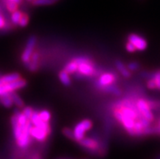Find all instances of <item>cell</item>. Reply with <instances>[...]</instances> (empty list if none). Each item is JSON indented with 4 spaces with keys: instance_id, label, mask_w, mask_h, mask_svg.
<instances>
[{
    "instance_id": "1",
    "label": "cell",
    "mask_w": 160,
    "mask_h": 159,
    "mask_svg": "<svg viewBox=\"0 0 160 159\" xmlns=\"http://www.w3.org/2000/svg\"><path fill=\"white\" fill-rule=\"evenodd\" d=\"M11 123L12 126V131L15 140L20 148L25 149L32 143V137L30 135V128L32 127V123L30 120L24 126L19 124L17 116L14 115L11 118Z\"/></svg>"
},
{
    "instance_id": "2",
    "label": "cell",
    "mask_w": 160,
    "mask_h": 159,
    "mask_svg": "<svg viewBox=\"0 0 160 159\" xmlns=\"http://www.w3.org/2000/svg\"><path fill=\"white\" fill-rule=\"evenodd\" d=\"M73 60L77 62L78 64V70L77 72L81 73L84 77H91L96 74L95 67L90 59L86 57H77Z\"/></svg>"
},
{
    "instance_id": "3",
    "label": "cell",
    "mask_w": 160,
    "mask_h": 159,
    "mask_svg": "<svg viewBox=\"0 0 160 159\" xmlns=\"http://www.w3.org/2000/svg\"><path fill=\"white\" fill-rule=\"evenodd\" d=\"M92 127V122L89 119H84L77 123L74 127V140L79 142L85 137V132Z\"/></svg>"
},
{
    "instance_id": "4",
    "label": "cell",
    "mask_w": 160,
    "mask_h": 159,
    "mask_svg": "<svg viewBox=\"0 0 160 159\" xmlns=\"http://www.w3.org/2000/svg\"><path fill=\"white\" fill-rule=\"evenodd\" d=\"M27 83L25 80L22 78H20L15 81H12L10 83H7L4 85H0V96L4 93H11V92H15L16 90L22 89L24 86H26Z\"/></svg>"
},
{
    "instance_id": "5",
    "label": "cell",
    "mask_w": 160,
    "mask_h": 159,
    "mask_svg": "<svg viewBox=\"0 0 160 159\" xmlns=\"http://www.w3.org/2000/svg\"><path fill=\"white\" fill-rule=\"evenodd\" d=\"M37 43V38L35 36H30L27 41L26 46L21 55V60L24 64H28L30 61L32 53L34 52V48Z\"/></svg>"
},
{
    "instance_id": "6",
    "label": "cell",
    "mask_w": 160,
    "mask_h": 159,
    "mask_svg": "<svg viewBox=\"0 0 160 159\" xmlns=\"http://www.w3.org/2000/svg\"><path fill=\"white\" fill-rule=\"evenodd\" d=\"M136 106L138 107V111H140L145 118L150 120V122H153L154 120V114L152 112V110L150 109L149 106L148 101H146L145 99H138L136 102Z\"/></svg>"
},
{
    "instance_id": "7",
    "label": "cell",
    "mask_w": 160,
    "mask_h": 159,
    "mask_svg": "<svg viewBox=\"0 0 160 159\" xmlns=\"http://www.w3.org/2000/svg\"><path fill=\"white\" fill-rule=\"evenodd\" d=\"M29 120L31 121V123H32L33 126L38 127H41V128L44 129L45 131L48 133L49 135L51 134V127L50 123H47V122H45L42 119H41L40 115H39V112L37 111H33L32 116L29 119Z\"/></svg>"
},
{
    "instance_id": "8",
    "label": "cell",
    "mask_w": 160,
    "mask_h": 159,
    "mask_svg": "<svg viewBox=\"0 0 160 159\" xmlns=\"http://www.w3.org/2000/svg\"><path fill=\"white\" fill-rule=\"evenodd\" d=\"M116 79H117V77L113 72L102 73L99 77L97 82H96V86H97V88L99 89V88L102 86L112 85V84H113L116 81Z\"/></svg>"
},
{
    "instance_id": "9",
    "label": "cell",
    "mask_w": 160,
    "mask_h": 159,
    "mask_svg": "<svg viewBox=\"0 0 160 159\" xmlns=\"http://www.w3.org/2000/svg\"><path fill=\"white\" fill-rule=\"evenodd\" d=\"M128 42H132L136 47L138 51H145L147 48V42L144 37H142L139 35L135 34V33L130 34L128 37Z\"/></svg>"
},
{
    "instance_id": "10",
    "label": "cell",
    "mask_w": 160,
    "mask_h": 159,
    "mask_svg": "<svg viewBox=\"0 0 160 159\" xmlns=\"http://www.w3.org/2000/svg\"><path fill=\"white\" fill-rule=\"evenodd\" d=\"M79 143L89 152L97 151V149L99 147V145L97 141L92 138H89V137H84L83 139H81L79 141Z\"/></svg>"
},
{
    "instance_id": "11",
    "label": "cell",
    "mask_w": 160,
    "mask_h": 159,
    "mask_svg": "<svg viewBox=\"0 0 160 159\" xmlns=\"http://www.w3.org/2000/svg\"><path fill=\"white\" fill-rule=\"evenodd\" d=\"M30 135L36 141H39V142H42V141H46L49 134L45 131L44 129L35 127L32 125V127L30 128Z\"/></svg>"
},
{
    "instance_id": "12",
    "label": "cell",
    "mask_w": 160,
    "mask_h": 159,
    "mask_svg": "<svg viewBox=\"0 0 160 159\" xmlns=\"http://www.w3.org/2000/svg\"><path fill=\"white\" fill-rule=\"evenodd\" d=\"M38 58L39 54L38 51H34L32 53L30 61L27 64L28 70L31 71V72H35V71L38 70Z\"/></svg>"
},
{
    "instance_id": "13",
    "label": "cell",
    "mask_w": 160,
    "mask_h": 159,
    "mask_svg": "<svg viewBox=\"0 0 160 159\" xmlns=\"http://www.w3.org/2000/svg\"><path fill=\"white\" fill-rule=\"evenodd\" d=\"M20 78V76L19 73H11V74L5 75L3 77H0V85L7 84V83H10L12 81H15L16 80Z\"/></svg>"
},
{
    "instance_id": "14",
    "label": "cell",
    "mask_w": 160,
    "mask_h": 159,
    "mask_svg": "<svg viewBox=\"0 0 160 159\" xmlns=\"http://www.w3.org/2000/svg\"><path fill=\"white\" fill-rule=\"evenodd\" d=\"M116 66L117 70L120 72V74H121L123 77H125V78H129V77H131V72H130V71L128 70V68L127 67H125L123 64V62H122L121 61H116Z\"/></svg>"
},
{
    "instance_id": "15",
    "label": "cell",
    "mask_w": 160,
    "mask_h": 159,
    "mask_svg": "<svg viewBox=\"0 0 160 159\" xmlns=\"http://www.w3.org/2000/svg\"><path fill=\"white\" fill-rule=\"evenodd\" d=\"M11 93H4V94L0 96V102L2 103V105L3 107H7V108H10L14 104L13 101H12V97H11Z\"/></svg>"
},
{
    "instance_id": "16",
    "label": "cell",
    "mask_w": 160,
    "mask_h": 159,
    "mask_svg": "<svg viewBox=\"0 0 160 159\" xmlns=\"http://www.w3.org/2000/svg\"><path fill=\"white\" fill-rule=\"evenodd\" d=\"M99 89L104 91V92H106V93H113V94H116V95L121 94V90H120L117 86L114 85L113 84L107 85V86L101 87V88H99Z\"/></svg>"
},
{
    "instance_id": "17",
    "label": "cell",
    "mask_w": 160,
    "mask_h": 159,
    "mask_svg": "<svg viewBox=\"0 0 160 159\" xmlns=\"http://www.w3.org/2000/svg\"><path fill=\"white\" fill-rule=\"evenodd\" d=\"M59 78L63 85H66V86L71 85V78L69 77V73H68L65 70L61 71L59 73Z\"/></svg>"
},
{
    "instance_id": "18",
    "label": "cell",
    "mask_w": 160,
    "mask_h": 159,
    "mask_svg": "<svg viewBox=\"0 0 160 159\" xmlns=\"http://www.w3.org/2000/svg\"><path fill=\"white\" fill-rule=\"evenodd\" d=\"M64 70L67 72L69 74H72V73L77 72V70H78V64L77 62H75L74 60H72V62H68L66 64L64 67Z\"/></svg>"
},
{
    "instance_id": "19",
    "label": "cell",
    "mask_w": 160,
    "mask_h": 159,
    "mask_svg": "<svg viewBox=\"0 0 160 159\" xmlns=\"http://www.w3.org/2000/svg\"><path fill=\"white\" fill-rule=\"evenodd\" d=\"M11 97H12L13 103H14L15 105L18 107V108H22V107H24V102H23L21 97H20L17 93H16L15 92H12V93H11Z\"/></svg>"
},
{
    "instance_id": "20",
    "label": "cell",
    "mask_w": 160,
    "mask_h": 159,
    "mask_svg": "<svg viewBox=\"0 0 160 159\" xmlns=\"http://www.w3.org/2000/svg\"><path fill=\"white\" fill-rule=\"evenodd\" d=\"M22 12H20V11L16 10L15 12H12V15H11V20H12V23L14 25H19V22H20V20L22 16Z\"/></svg>"
},
{
    "instance_id": "21",
    "label": "cell",
    "mask_w": 160,
    "mask_h": 159,
    "mask_svg": "<svg viewBox=\"0 0 160 159\" xmlns=\"http://www.w3.org/2000/svg\"><path fill=\"white\" fill-rule=\"evenodd\" d=\"M5 5L8 12H13L18 9V4L15 2H12L11 0H5Z\"/></svg>"
},
{
    "instance_id": "22",
    "label": "cell",
    "mask_w": 160,
    "mask_h": 159,
    "mask_svg": "<svg viewBox=\"0 0 160 159\" xmlns=\"http://www.w3.org/2000/svg\"><path fill=\"white\" fill-rule=\"evenodd\" d=\"M55 2L54 0H33L32 4L35 6H50Z\"/></svg>"
},
{
    "instance_id": "23",
    "label": "cell",
    "mask_w": 160,
    "mask_h": 159,
    "mask_svg": "<svg viewBox=\"0 0 160 159\" xmlns=\"http://www.w3.org/2000/svg\"><path fill=\"white\" fill-rule=\"evenodd\" d=\"M150 78H153L156 84V88L160 90V70L157 71L154 73H150Z\"/></svg>"
},
{
    "instance_id": "24",
    "label": "cell",
    "mask_w": 160,
    "mask_h": 159,
    "mask_svg": "<svg viewBox=\"0 0 160 159\" xmlns=\"http://www.w3.org/2000/svg\"><path fill=\"white\" fill-rule=\"evenodd\" d=\"M39 115H40L41 119H42L45 122H47V123H50L51 119V114L50 113V111H47V110H43V111H40L39 112Z\"/></svg>"
},
{
    "instance_id": "25",
    "label": "cell",
    "mask_w": 160,
    "mask_h": 159,
    "mask_svg": "<svg viewBox=\"0 0 160 159\" xmlns=\"http://www.w3.org/2000/svg\"><path fill=\"white\" fill-rule=\"evenodd\" d=\"M28 23V16L27 14H22V16L20 20L19 25L20 27H25Z\"/></svg>"
},
{
    "instance_id": "26",
    "label": "cell",
    "mask_w": 160,
    "mask_h": 159,
    "mask_svg": "<svg viewBox=\"0 0 160 159\" xmlns=\"http://www.w3.org/2000/svg\"><path fill=\"white\" fill-rule=\"evenodd\" d=\"M63 133L65 137H67L68 138L72 140H74V133H73V131H72L70 128H64L63 129Z\"/></svg>"
},
{
    "instance_id": "27",
    "label": "cell",
    "mask_w": 160,
    "mask_h": 159,
    "mask_svg": "<svg viewBox=\"0 0 160 159\" xmlns=\"http://www.w3.org/2000/svg\"><path fill=\"white\" fill-rule=\"evenodd\" d=\"M128 68V70L131 71V72H135V71L138 70V69L140 68V65L139 63L137 62H132L128 63V67H127Z\"/></svg>"
},
{
    "instance_id": "28",
    "label": "cell",
    "mask_w": 160,
    "mask_h": 159,
    "mask_svg": "<svg viewBox=\"0 0 160 159\" xmlns=\"http://www.w3.org/2000/svg\"><path fill=\"white\" fill-rule=\"evenodd\" d=\"M33 111H33V110H32L31 107H25V108H24L22 113L24 114V115H25V116L27 117V118H28V119H29L31 118V116H32Z\"/></svg>"
},
{
    "instance_id": "29",
    "label": "cell",
    "mask_w": 160,
    "mask_h": 159,
    "mask_svg": "<svg viewBox=\"0 0 160 159\" xmlns=\"http://www.w3.org/2000/svg\"><path fill=\"white\" fill-rule=\"evenodd\" d=\"M147 87H148L150 89H157L156 88V84H155V81L153 78H150L149 81H147Z\"/></svg>"
},
{
    "instance_id": "30",
    "label": "cell",
    "mask_w": 160,
    "mask_h": 159,
    "mask_svg": "<svg viewBox=\"0 0 160 159\" xmlns=\"http://www.w3.org/2000/svg\"><path fill=\"white\" fill-rule=\"evenodd\" d=\"M126 50H127L128 52H134V51H137V48L132 42H128L127 44H126Z\"/></svg>"
},
{
    "instance_id": "31",
    "label": "cell",
    "mask_w": 160,
    "mask_h": 159,
    "mask_svg": "<svg viewBox=\"0 0 160 159\" xmlns=\"http://www.w3.org/2000/svg\"><path fill=\"white\" fill-rule=\"evenodd\" d=\"M6 25V21H5V18H4L3 15L2 13V11H0V29L3 28Z\"/></svg>"
},
{
    "instance_id": "32",
    "label": "cell",
    "mask_w": 160,
    "mask_h": 159,
    "mask_svg": "<svg viewBox=\"0 0 160 159\" xmlns=\"http://www.w3.org/2000/svg\"><path fill=\"white\" fill-rule=\"evenodd\" d=\"M153 129H154V134H160V119L158 120V125L155 127H153Z\"/></svg>"
},
{
    "instance_id": "33",
    "label": "cell",
    "mask_w": 160,
    "mask_h": 159,
    "mask_svg": "<svg viewBox=\"0 0 160 159\" xmlns=\"http://www.w3.org/2000/svg\"><path fill=\"white\" fill-rule=\"evenodd\" d=\"M11 1H12V2H16V3H17V4L21 3V2H22V0H11Z\"/></svg>"
},
{
    "instance_id": "34",
    "label": "cell",
    "mask_w": 160,
    "mask_h": 159,
    "mask_svg": "<svg viewBox=\"0 0 160 159\" xmlns=\"http://www.w3.org/2000/svg\"><path fill=\"white\" fill-rule=\"evenodd\" d=\"M54 1H55V2H56V1H59V0H54Z\"/></svg>"
},
{
    "instance_id": "35",
    "label": "cell",
    "mask_w": 160,
    "mask_h": 159,
    "mask_svg": "<svg viewBox=\"0 0 160 159\" xmlns=\"http://www.w3.org/2000/svg\"><path fill=\"white\" fill-rule=\"evenodd\" d=\"M28 1H32H32H33V0H28Z\"/></svg>"
}]
</instances>
